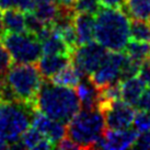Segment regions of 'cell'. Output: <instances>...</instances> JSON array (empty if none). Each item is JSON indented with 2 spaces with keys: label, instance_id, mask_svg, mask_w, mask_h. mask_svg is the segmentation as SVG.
<instances>
[{
  "label": "cell",
  "instance_id": "d4e9b609",
  "mask_svg": "<svg viewBox=\"0 0 150 150\" xmlns=\"http://www.w3.org/2000/svg\"><path fill=\"white\" fill-rule=\"evenodd\" d=\"M34 0H0V9L16 8L24 12L33 11Z\"/></svg>",
  "mask_w": 150,
  "mask_h": 150
},
{
  "label": "cell",
  "instance_id": "ffe728a7",
  "mask_svg": "<svg viewBox=\"0 0 150 150\" xmlns=\"http://www.w3.org/2000/svg\"><path fill=\"white\" fill-rule=\"evenodd\" d=\"M124 53L130 58L144 62L150 57V43L138 42V41L132 40L130 42L127 43Z\"/></svg>",
  "mask_w": 150,
  "mask_h": 150
},
{
  "label": "cell",
  "instance_id": "9a60e30c",
  "mask_svg": "<svg viewBox=\"0 0 150 150\" xmlns=\"http://www.w3.org/2000/svg\"><path fill=\"white\" fill-rule=\"evenodd\" d=\"M70 63L69 55H44L38 62V67L44 79H50Z\"/></svg>",
  "mask_w": 150,
  "mask_h": 150
},
{
  "label": "cell",
  "instance_id": "d6986e66",
  "mask_svg": "<svg viewBox=\"0 0 150 150\" xmlns=\"http://www.w3.org/2000/svg\"><path fill=\"white\" fill-rule=\"evenodd\" d=\"M122 9L132 19L147 20L150 16V0H125Z\"/></svg>",
  "mask_w": 150,
  "mask_h": 150
},
{
  "label": "cell",
  "instance_id": "30bf717a",
  "mask_svg": "<svg viewBox=\"0 0 150 150\" xmlns=\"http://www.w3.org/2000/svg\"><path fill=\"white\" fill-rule=\"evenodd\" d=\"M138 137L136 129H110L105 130L103 136L98 142L96 148L106 150H124L133 148Z\"/></svg>",
  "mask_w": 150,
  "mask_h": 150
},
{
  "label": "cell",
  "instance_id": "4fadbf2b",
  "mask_svg": "<svg viewBox=\"0 0 150 150\" xmlns=\"http://www.w3.org/2000/svg\"><path fill=\"white\" fill-rule=\"evenodd\" d=\"M0 20H1L4 32L20 33V32L26 31L25 12L20 9H0Z\"/></svg>",
  "mask_w": 150,
  "mask_h": 150
},
{
  "label": "cell",
  "instance_id": "8992f818",
  "mask_svg": "<svg viewBox=\"0 0 150 150\" xmlns=\"http://www.w3.org/2000/svg\"><path fill=\"white\" fill-rule=\"evenodd\" d=\"M0 38L16 64H36L42 57V43L35 34L29 31L4 32Z\"/></svg>",
  "mask_w": 150,
  "mask_h": 150
},
{
  "label": "cell",
  "instance_id": "7c38bea8",
  "mask_svg": "<svg viewBox=\"0 0 150 150\" xmlns=\"http://www.w3.org/2000/svg\"><path fill=\"white\" fill-rule=\"evenodd\" d=\"M76 92L79 98L81 108L92 110L99 108L101 102V88L96 86L90 77H83L76 87Z\"/></svg>",
  "mask_w": 150,
  "mask_h": 150
},
{
  "label": "cell",
  "instance_id": "4316f807",
  "mask_svg": "<svg viewBox=\"0 0 150 150\" xmlns=\"http://www.w3.org/2000/svg\"><path fill=\"white\" fill-rule=\"evenodd\" d=\"M133 148H136V149H150V130L145 132V133H140V135H138Z\"/></svg>",
  "mask_w": 150,
  "mask_h": 150
},
{
  "label": "cell",
  "instance_id": "d590c367",
  "mask_svg": "<svg viewBox=\"0 0 150 150\" xmlns=\"http://www.w3.org/2000/svg\"><path fill=\"white\" fill-rule=\"evenodd\" d=\"M148 19H149V24H150V16H149V18H148Z\"/></svg>",
  "mask_w": 150,
  "mask_h": 150
},
{
  "label": "cell",
  "instance_id": "9c48e42d",
  "mask_svg": "<svg viewBox=\"0 0 150 150\" xmlns=\"http://www.w3.org/2000/svg\"><path fill=\"white\" fill-rule=\"evenodd\" d=\"M125 58V53L110 50L98 69L91 76H89L90 79L99 88H104L110 84L120 82Z\"/></svg>",
  "mask_w": 150,
  "mask_h": 150
},
{
  "label": "cell",
  "instance_id": "5bb4252c",
  "mask_svg": "<svg viewBox=\"0 0 150 150\" xmlns=\"http://www.w3.org/2000/svg\"><path fill=\"white\" fill-rule=\"evenodd\" d=\"M96 18L89 13H76L74 16V28L77 35L78 45L93 41Z\"/></svg>",
  "mask_w": 150,
  "mask_h": 150
},
{
  "label": "cell",
  "instance_id": "836d02e7",
  "mask_svg": "<svg viewBox=\"0 0 150 150\" xmlns=\"http://www.w3.org/2000/svg\"><path fill=\"white\" fill-rule=\"evenodd\" d=\"M46 1H53V0H34V4H41V2H46Z\"/></svg>",
  "mask_w": 150,
  "mask_h": 150
},
{
  "label": "cell",
  "instance_id": "6da1fadb",
  "mask_svg": "<svg viewBox=\"0 0 150 150\" xmlns=\"http://www.w3.org/2000/svg\"><path fill=\"white\" fill-rule=\"evenodd\" d=\"M35 108L46 116L68 124L81 110L79 98L72 88L43 80L35 99Z\"/></svg>",
  "mask_w": 150,
  "mask_h": 150
},
{
  "label": "cell",
  "instance_id": "d6a6232c",
  "mask_svg": "<svg viewBox=\"0 0 150 150\" xmlns=\"http://www.w3.org/2000/svg\"><path fill=\"white\" fill-rule=\"evenodd\" d=\"M7 148H10V145L7 142H4V139L0 138V149H7Z\"/></svg>",
  "mask_w": 150,
  "mask_h": 150
},
{
  "label": "cell",
  "instance_id": "52a82bcc",
  "mask_svg": "<svg viewBox=\"0 0 150 150\" xmlns=\"http://www.w3.org/2000/svg\"><path fill=\"white\" fill-rule=\"evenodd\" d=\"M108 50L100 43L91 42L78 45L71 53V64L82 77L91 76L108 55Z\"/></svg>",
  "mask_w": 150,
  "mask_h": 150
},
{
  "label": "cell",
  "instance_id": "603a6c76",
  "mask_svg": "<svg viewBox=\"0 0 150 150\" xmlns=\"http://www.w3.org/2000/svg\"><path fill=\"white\" fill-rule=\"evenodd\" d=\"M142 64V62L130 58L129 56L126 55L125 62L123 64V68H122V72H121V81L138 76Z\"/></svg>",
  "mask_w": 150,
  "mask_h": 150
},
{
  "label": "cell",
  "instance_id": "7402d4cb",
  "mask_svg": "<svg viewBox=\"0 0 150 150\" xmlns=\"http://www.w3.org/2000/svg\"><path fill=\"white\" fill-rule=\"evenodd\" d=\"M71 7L76 13H89L93 16H96L103 8L100 0H75Z\"/></svg>",
  "mask_w": 150,
  "mask_h": 150
},
{
  "label": "cell",
  "instance_id": "484cf974",
  "mask_svg": "<svg viewBox=\"0 0 150 150\" xmlns=\"http://www.w3.org/2000/svg\"><path fill=\"white\" fill-rule=\"evenodd\" d=\"M12 57L9 54L8 50L6 48L4 43L0 38V77H4L7 71L12 66Z\"/></svg>",
  "mask_w": 150,
  "mask_h": 150
},
{
  "label": "cell",
  "instance_id": "f1b7e54d",
  "mask_svg": "<svg viewBox=\"0 0 150 150\" xmlns=\"http://www.w3.org/2000/svg\"><path fill=\"white\" fill-rule=\"evenodd\" d=\"M136 106H138V108H142V110L150 111V87L144 91Z\"/></svg>",
  "mask_w": 150,
  "mask_h": 150
},
{
  "label": "cell",
  "instance_id": "8fae6325",
  "mask_svg": "<svg viewBox=\"0 0 150 150\" xmlns=\"http://www.w3.org/2000/svg\"><path fill=\"white\" fill-rule=\"evenodd\" d=\"M32 126L44 134L53 144L54 148H56V146L67 136V126L65 123L46 116L38 110L34 113Z\"/></svg>",
  "mask_w": 150,
  "mask_h": 150
},
{
  "label": "cell",
  "instance_id": "44dd1931",
  "mask_svg": "<svg viewBox=\"0 0 150 150\" xmlns=\"http://www.w3.org/2000/svg\"><path fill=\"white\" fill-rule=\"evenodd\" d=\"M129 36L133 41L150 43V24L146 20L133 19L130 21Z\"/></svg>",
  "mask_w": 150,
  "mask_h": 150
},
{
  "label": "cell",
  "instance_id": "e575fe53",
  "mask_svg": "<svg viewBox=\"0 0 150 150\" xmlns=\"http://www.w3.org/2000/svg\"><path fill=\"white\" fill-rule=\"evenodd\" d=\"M2 32H4V30H2V25H1V20H0V35L2 34Z\"/></svg>",
  "mask_w": 150,
  "mask_h": 150
},
{
  "label": "cell",
  "instance_id": "4dcf8cb0",
  "mask_svg": "<svg viewBox=\"0 0 150 150\" xmlns=\"http://www.w3.org/2000/svg\"><path fill=\"white\" fill-rule=\"evenodd\" d=\"M101 4L106 8H122L125 0H100Z\"/></svg>",
  "mask_w": 150,
  "mask_h": 150
},
{
  "label": "cell",
  "instance_id": "ac0fdd59",
  "mask_svg": "<svg viewBox=\"0 0 150 150\" xmlns=\"http://www.w3.org/2000/svg\"><path fill=\"white\" fill-rule=\"evenodd\" d=\"M83 77L80 75V72L75 68L72 64H69L68 66L63 68L62 70L57 72L55 76H53L50 79L52 82H54L59 86H64V87L68 88H76L80 82V80Z\"/></svg>",
  "mask_w": 150,
  "mask_h": 150
},
{
  "label": "cell",
  "instance_id": "cb8c5ba5",
  "mask_svg": "<svg viewBox=\"0 0 150 150\" xmlns=\"http://www.w3.org/2000/svg\"><path fill=\"white\" fill-rule=\"evenodd\" d=\"M133 126L138 134L150 130V111L139 108V111L135 113Z\"/></svg>",
  "mask_w": 150,
  "mask_h": 150
},
{
  "label": "cell",
  "instance_id": "f546056e",
  "mask_svg": "<svg viewBox=\"0 0 150 150\" xmlns=\"http://www.w3.org/2000/svg\"><path fill=\"white\" fill-rule=\"evenodd\" d=\"M56 148H58V149H63V150H66V149H79V147L76 145L75 142H72L71 139H69V138L67 137H65L62 140V142H59L58 145L56 146Z\"/></svg>",
  "mask_w": 150,
  "mask_h": 150
},
{
  "label": "cell",
  "instance_id": "7a4b0ae2",
  "mask_svg": "<svg viewBox=\"0 0 150 150\" xmlns=\"http://www.w3.org/2000/svg\"><path fill=\"white\" fill-rule=\"evenodd\" d=\"M130 21L122 8L103 7L96 14L94 38L108 50L122 52L129 42Z\"/></svg>",
  "mask_w": 150,
  "mask_h": 150
},
{
  "label": "cell",
  "instance_id": "83f0119b",
  "mask_svg": "<svg viewBox=\"0 0 150 150\" xmlns=\"http://www.w3.org/2000/svg\"><path fill=\"white\" fill-rule=\"evenodd\" d=\"M138 77L144 81V83L146 86L150 87V57L142 62Z\"/></svg>",
  "mask_w": 150,
  "mask_h": 150
},
{
  "label": "cell",
  "instance_id": "2e32d148",
  "mask_svg": "<svg viewBox=\"0 0 150 150\" xmlns=\"http://www.w3.org/2000/svg\"><path fill=\"white\" fill-rule=\"evenodd\" d=\"M19 149H52L54 148L53 144L48 140L44 134L31 125L30 128L25 130L18 142Z\"/></svg>",
  "mask_w": 150,
  "mask_h": 150
},
{
  "label": "cell",
  "instance_id": "3957f363",
  "mask_svg": "<svg viewBox=\"0 0 150 150\" xmlns=\"http://www.w3.org/2000/svg\"><path fill=\"white\" fill-rule=\"evenodd\" d=\"M106 130V123L100 108L80 110L67 125V137L79 149L96 148Z\"/></svg>",
  "mask_w": 150,
  "mask_h": 150
},
{
  "label": "cell",
  "instance_id": "1f68e13d",
  "mask_svg": "<svg viewBox=\"0 0 150 150\" xmlns=\"http://www.w3.org/2000/svg\"><path fill=\"white\" fill-rule=\"evenodd\" d=\"M59 4H62V6H67V7H71L72 4H74V1L75 0H56Z\"/></svg>",
  "mask_w": 150,
  "mask_h": 150
},
{
  "label": "cell",
  "instance_id": "ba28073f",
  "mask_svg": "<svg viewBox=\"0 0 150 150\" xmlns=\"http://www.w3.org/2000/svg\"><path fill=\"white\" fill-rule=\"evenodd\" d=\"M105 118L106 127L110 129L130 128L135 117V108L122 99L102 103L99 106Z\"/></svg>",
  "mask_w": 150,
  "mask_h": 150
},
{
  "label": "cell",
  "instance_id": "277c9868",
  "mask_svg": "<svg viewBox=\"0 0 150 150\" xmlns=\"http://www.w3.org/2000/svg\"><path fill=\"white\" fill-rule=\"evenodd\" d=\"M36 108L22 101L0 100V138L10 145L17 144L31 127Z\"/></svg>",
  "mask_w": 150,
  "mask_h": 150
},
{
  "label": "cell",
  "instance_id": "5b68a950",
  "mask_svg": "<svg viewBox=\"0 0 150 150\" xmlns=\"http://www.w3.org/2000/svg\"><path fill=\"white\" fill-rule=\"evenodd\" d=\"M4 81L14 100L35 106L43 76L35 64H16L4 76Z\"/></svg>",
  "mask_w": 150,
  "mask_h": 150
},
{
  "label": "cell",
  "instance_id": "e0dca14e",
  "mask_svg": "<svg viewBox=\"0 0 150 150\" xmlns=\"http://www.w3.org/2000/svg\"><path fill=\"white\" fill-rule=\"evenodd\" d=\"M121 83V98L128 104L136 106L142 94L146 90V84L139 77L123 80Z\"/></svg>",
  "mask_w": 150,
  "mask_h": 150
}]
</instances>
